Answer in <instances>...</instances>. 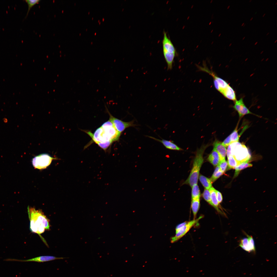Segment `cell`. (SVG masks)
I'll list each match as a JSON object with an SVG mask.
<instances>
[{"label":"cell","instance_id":"obj_42","mask_svg":"<svg viewBox=\"0 0 277 277\" xmlns=\"http://www.w3.org/2000/svg\"><path fill=\"white\" fill-rule=\"evenodd\" d=\"M251 1H252V0H250L249 1V2H251Z\"/></svg>","mask_w":277,"mask_h":277},{"label":"cell","instance_id":"obj_8","mask_svg":"<svg viewBox=\"0 0 277 277\" xmlns=\"http://www.w3.org/2000/svg\"><path fill=\"white\" fill-rule=\"evenodd\" d=\"M106 110L110 116L109 120L111 121L116 130L119 133L121 134L127 128L134 127L136 125L134 123L133 120L128 122L123 121L114 117L111 114L107 108Z\"/></svg>","mask_w":277,"mask_h":277},{"label":"cell","instance_id":"obj_16","mask_svg":"<svg viewBox=\"0 0 277 277\" xmlns=\"http://www.w3.org/2000/svg\"><path fill=\"white\" fill-rule=\"evenodd\" d=\"M222 94L226 98L233 101L236 100L235 93L233 89L229 85Z\"/></svg>","mask_w":277,"mask_h":277},{"label":"cell","instance_id":"obj_21","mask_svg":"<svg viewBox=\"0 0 277 277\" xmlns=\"http://www.w3.org/2000/svg\"><path fill=\"white\" fill-rule=\"evenodd\" d=\"M192 187V199L200 198L201 194L200 189L197 184L194 185Z\"/></svg>","mask_w":277,"mask_h":277},{"label":"cell","instance_id":"obj_36","mask_svg":"<svg viewBox=\"0 0 277 277\" xmlns=\"http://www.w3.org/2000/svg\"><path fill=\"white\" fill-rule=\"evenodd\" d=\"M230 5H229V6H228V7H227V8H229V7H230Z\"/></svg>","mask_w":277,"mask_h":277},{"label":"cell","instance_id":"obj_26","mask_svg":"<svg viewBox=\"0 0 277 277\" xmlns=\"http://www.w3.org/2000/svg\"><path fill=\"white\" fill-rule=\"evenodd\" d=\"M113 142L112 141H110L103 143L98 142L96 143L106 152L107 149Z\"/></svg>","mask_w":277,"mask_h":277},{"label":"cell","instance_id":"obj_25","mask_svg":"<svg viewBox=\"0 0 277 277\" xmlns=\"http://www.w3.org/2000/svg\"><path fill=\"white\" fill-rule=\"evenodd\" d=\"M204 199L210 205L213 206L212 203L210 192L209 190L205 189L202 194Z\"/></svg>","mask_w":277,"mask_h":277},{"label":"cell","instance_id":"obj_4","mask_svg":"<svg viewBox=\"0 0 277 277\" xmlns=\"http://www.w3.org/2000/svg\"><path fill=\"white\" fill-rule=\"evenodd\" d=\"M162 45L163 54L167 67L169 68H172L176 55V50L171 41L165 32L164 33Z\"/></svg>","mask_w":277,"mask_h":277},{"label":"cell","instance_id":"obj_41","mask_svg":"<svg viewBox=\"0 0 277 277\" xmlns=\"http://www.w3.org/2000/svg\"><path fill=\"white\" fill-rule=\"evenodd\" d=\"M245 24H244L243 25V27L244 26H245Z\"/></svg>","mask_w":277,"mask_h":277},{"label":"cell","instance_id":"obj_18","mask_svg":"<svg viewBox=\"0 0 277 277\" xmlns=\"http://www.w3.org/2000/svg\"><path fill=\"white\" fill-rule=\"evenodd\" d=\"M199 179L201 183L205 188L209 190L212 187V182L210 179L200 174L199 176Z\"/></svg>","mask_w":277,"mask_h":277},{"label":"cell","instance_id":"obj_39","mask_svg":"<svg viewBox=\"0 0 277 277\" xmlns=\"http://www.w3.org/2000/svg\"><path fill=\"white\" fill-rule=\"evenodd\" d=\"M245 36L244 37H243V39H244V38H245Z\"/></svg>","mask_w":277,"mask_h":277},{"label":"cell","instance_id":"obj_9","mask_svg":"<svg viewBox=\"0 0 277 277\" xmlns=\"http://www.w3.org/2000/svg\"><path fill=\"white\" fill-rule=\"evenodd\" d=\"M65 258L63 257H57L51 256H42L27 260H18L14 259L8 258L4 259V260L8 261L35 262H43L57 259H63Z\"/></svg>","mask_w":277,"mask_h":277},{"label":"cell","instance_id":"obj_24","mask_svg":"<svg viewBox=\"0 0 277 277\" xmlns=\"http://www.w3.org/2000/svg\"><path fill=\"white\" fill-rule=\"evenodd\" d=\"M27 4L28 6V9L27 11L25 16V18H26L31 8L35 5L38 3L40 1V0H26L24 1Z\"/></svg>","mask_w":277,"mask_h":277},{"label":"cell","instance_id":"obj_40","mask_svg":"<svg viewBox=\"0 0 277 277\" xmlns=\"http://www.w3.org/2000/svg\"><path fill=\"white\" fill-rule=\"evenodd\" d=\"M277 41V40H275V42H274L275 43H276V42Z\"/></svg>","mask_w":277,"mask_h":277},{"label":"cell","instance_id":"obj_3","mask_svg":"<svg viewBox=\"0 0 277 277\" xmlns=\"http://www.w3.org/2000/svg\"><path fill=\"white\" fill-rule=\"evenodd\" d=\"M231 155L238 162L242 163L248 162L251 156L246 146L239 142L231 143L229 145Z\"/></svg>","mask_w":277,"mask_h":277},{"label":"cell","instance_id":"obj_6","mask_svg":"<svg viewBox=\"0 0 277 277\" xmlns=\"http://www.w3.org/2000/svg\"><path fill=\"white\" fill-rule=\"evenodd\" d=\"M101 127L110 141L113 142L119 140L121 133L117 131L110 120L104 123Z\"/></svg>","mask_w":277,"mask_h":277},{"label":"cell","instance_id":"obj_2","mask_svg":"<svg viewBox=\"0 0 277 277\" xmlns=\"http://www.w3.org/2000/svg\"><path fill=\"white\" fill-rule=\"evenodd\" d=\"M208 146V145H202L197 150L190 173L183 184L189 185L191 187L197 184L199 171L203 162V153Z\"/></svg>","mask_w":277,"mask_h":277},{"label":"cell","instance_id":"obj_30","mask_svg":"<svg viewBox=\"0 0 277 277\" xmlns=\"http://www.w3.org/2000/svg\"><path fill=\"white\" fill-rule=\"evenodd\" d=\"M187 222H185L177 225L175 228V233L177 232L181 228L185 225Z\"/></svg>","mask_w":277,"mask_h":277},{"label":"cell","instance_id":"obj_11","mask_svg":"<svg viewBox=\"0 0 277 277\" xmlns=\"http://www.w3.org/2000/svg\"><path fill=\"white\" fill-rule=\"evenodd\" d=\"M233 107L238 112L240 117H241L246 114H253L251 112L245 105L242 98L239 100H236ZM255 115V114H254Z\"/></svg>","mask_w":277,"mask_h":277},{"label":"cell","instance_id":"obj_27","mask_svg":"<svg viewBox=\"0 0 277 277\" xmlns=\"http://www.w3.org/2000/svg\"><path fill=\"white\" fill-rule=\"evenodd\" d=\"M218 166L221 171L224 173L227 169L228 166L227 162L225 160V159L220 161Z\"/></svg>","mask_w":277,"mask_h":277},{"label":"cell","instance_id":"obj_17","mask_svg":"<svg viewBox=\"0 0 277 277\" xmlns=\"http://www.w3.org/2000/svg\"><path fill=\"white\" fill-rule=\"evenodd\" d=\"M200 198L192 199L191 208L193 213L194 219H195L200 207Z\"/></svg>","mask_w":277,"mask_h":277},{"label":"cell","instance_id":"obj_15","mask_svg":"<svg viewBox=\"0 0 277 277\" xmlns=\"http://www.w3.org/2000/svg\"><path fill=\"white\" fill-rule=\"evenodd\" d=\"M207 160L214 166L219 164L220 161V157L217 152L213 149L207 158Z\"/></svg>","mask_w":277,"mask_h":277},{"label":"cell","instance_id":"obj_34","mask_svg":"<svg viewBox=\"0 0 277 277\" xmlns=\"http://www.w3.org/2000/svg\"><path fill=\"white\" fill-rule=\"evenodd\" d=\"M265 13L264 14H263V16H262L263 17L265 15Z\"/></svg>","mask_w":277,"mask_h":277},{"label":"cell","instance_id":"obj_43","mask_svg":"<svg viewBox=\"0 0 277 277\" xmlns=\"http://www.w3.org/2000/svg\"><path fill=\"white\" fill-rule=\"evenodd\" d=\"M277 4V2H276L275 4L276 5Z\"/></svg>","mask_w":277,"mask_h":277},{"label":"cell","instance_id":"obj_5","mask_svg":"<svg viewBox=\"0 0 277 277\" xmlns=\"http://www.w3.org/2000/svg\"><path fill=\"white\" fill-rule=\"evenodd\" d=\"M55 159V158L51 157L48 154L43 153L34 157L32 159V163L35 168L44 169L50 165L53 160Z\"/></svg>","mask_w":277,"mask_h":277},{"label":"cell","instance_id":"obj_29","mask_svg":"<svg viewBox=\"0 0 277 277\" xmlns=\"http://www.w3.org/2000/svg\"><path fill=\"white\" fill-rule=\"evenodd\" d=\"M216 197L219 204L223 200V197L221 193L218 191L216 190Z\"/></svg>","mask_w":277,"mask_h":277},{"label":"cell","instance_id":"obj_32","mask_svg":"<svg viewBox=\"0 0 277 277\" xmlns=\"http://www.w3.org/2000/svg\"><path fill=\"white\" fill-rule=\"evenodd\" d=\"M258 43V42H257H257H255V44H254V45H256V44H257V43Z\"/></svg>","mask_w":277,"mask_h":277},{"label":"cell","instance_id":"obj_33","mask_svg":"<svg viewBox=\"0 0 277 277\" xmlns=\"http://www.w3.org/2000/svg\"><path fill=\"white\" fill-rule=\"evenodd\" d=\"M244 23H243L241 25V26H243V25H244Z\"/></svg>","mask_w":277,"mask_h":277},{"label":"cell","instance_id":"obj_12","mask_svg":"<svg viewBox=\"0 0 277 277\" xmlns=\"http://www.w3.org/2000/svg\"><path fill=\"white\" fill-rule=\"evenodd\" d=\"M213 149L219 155L220 161L225 159L227 150L226 147L222 144V142L216 140L213 143Z\"/></svg>","mask_w":277,"mask_h":277},{"label":"cell","instance_id":"obj_20","mask_svg":"<svg viewBox=\"0 0 277 277\" xmlns=\"http://www.w3.org/2000/svg\"><path fill=\"white\" fill-rule=\"evenodd\" d=\"M252 164L248 163V162H244L241 163L235 168V171L234 177L237 176L240 171L248 167H252Z\"/></svg>","mask_w":277,"mask_h":277},{"label":"cell","instance_id":"obj_28","mask_svg":"<svg viewBox=\"0 0 277 277\" xmlns=\"http://www.w3.org/2000/svg\"><path fill=\"white\" fill-rule=\"evenodd\" d=\"M231 143L229 135L222 143V144L226 147H228Z\"/></svg>","mask_w":277,"mask_h":277},{"label":"cell","instance_id":"obj_23","mask_svg":"<svg viewBox=\"0 0 277 277\" xmlns=\"http://www.w3.org/2000/svg\"><path fill=\"white\" fill-rule=\"evenodd\" d=\"M238 127L237 125L234 130L229 135L232 143L239 141L240 136L238 134Z\"/></svg>","mask_w":277,"mask_h":277},{"label":"cell","instance_id":"obj_22","mask_svg":"<svg viewBox=\"0 0 277 277\" xmlns=\"http://www.w3.org/2000/svg\"><path fill=\"white\" fill-rule=\"evenodd\" d=\"M218 166H217L210 179L212 183L215 182L223 174Z\"/></svg>","mask_w":277,"mask_h":277},{"label":"cell","instance_id":"obj_19","mask_svg":"<svg viewBox=\"0 0 277 277\" xmlns=\"http://www.w3.org/2000/svg\"><path fill=\"white\" fill-rule=\"evenodd\" d=\"M227 158L228 167L227 170L228 169H234L236 166L241 163L238 161L232 155L230 156Z\"/></svg>","mask_w":277,"mask_h":277},{"label":"cell","instance_id":"obj_7","mask_svg":"<svg viewBox=\"0 0 277 277\" xmlns=\"http://www.w3.org/2000/svg\"><path fill=\"white\" fill-rule=\"evenodd\" d=\"M203 217L200 216L198 218L195 219L187 222L186 224L181 228L177 232L175 233L174 236L171 238V242L172 243L175 242L183 236L191 229Z\"/></svg>","mask_w":277,"mask_h":277},{"label":"cell","instance_id":"obj_14","mask_svg":"<svg viewBox=\"0 0 277 277\" xmlns=\"http://www.w3.org/2000/svg\"><path fill=\"white\" fill-rule=\"evenodd\" d=\"M216 190L214 187H211L209 190L210 192L211 201L213 206L217 212L222 214H225V213L222 211L219 208V204L217 200Z\"/></svg>","mask_w":277,"mask_h":277},{"label":"cell","instance_id":"obj_10","mask_svg":"<svg viewBox=\"0 0 277 277\" xmlns=\"http://www.w3.org/2000/svg\"><path fill=\"white\" fill-rule=\"evenodd\" d=\"M247 238L242 239L239 245L243 249L249 252H255V249L254 240L252 236L246 234Z\"/></svg>","mask_w":277,"mask_h":277},{"label":"cell","instance_id":"obj_35","mask_svg":"<svg viewBox=\"0 0 277 277\" xmlns=\"http://www.w3.org/2000/svg\"><path fill=\"white\" fill-rule=\"evenodd\" d=\"M253 18V17H252V18H251L250 19V21L251 20H252V19Z\"/></svg>","mask_w":277,"mask_h":277},{"label":"cell","instance_id":"obj_1","mask_svg":"<svg viewBox=\"0 0 277 277\" xmlns=\"http://www.w3.org/2000/svg\"><path fill=\"white\" fill-rule=\"evenodd\" d=\"M27 211L30 221V230L32 232L38 234L45 245L48 246L45 240L41 234L45 230L50 229V220L41 210H36L34 207L28 206Z\"/></svg>","mask_w":277,"mask_h":277},{"label":"cell","instance_id":"obj_13","mask_svg":"<svg viewBox=\"0 0 277 277\" xmlns=\"http://www.w3.org/2000/svg\"><path fill=\"white\" fill-rule=\"evenodd\" d=\"M147 137L157 141L161 142L166 148L167 149L171 150L178 151L181 150H182L181 148L178 147L177 145L171 141H168L163 139L160 140L152 136H148Z\"/></svg>","mask_w":277,"mask_h":277},{"label":"cell","instance_id":"obj_31","mask_svg":"<svg viewBox=\"0 0 277 277\" xmlns=\"http://www.w3.org/2000/svg\"><path fill=\"white\" fill-rule=\"evenodd\" d=\"M3 121H4V122L5 123H7L8 122V120H7V118H4L3 119Z\"/></svg>","mask_w":277,"mask_h":277},{"label":"cell","instance_id":"obj_37","mask_svg":"<svg viewBox=\"0 0 277 277\" xmlns=\"http://www.w3.org/2000/svg\"><path fill=\"white\" fill-rule=\"evenodd\" d=\"M232 43H230V44H229V46H231V45H232Z\"/></svg>","mask_w":277,"mask_h":277},{"label":"cell","instance_id":"obj_38","mask_svg":"<svg viewBox=\"0 0 277 277\" xmlns=\"http://www.w3.org/2000/svg\"><path fill=\"white\" fill-rule=\"evenodd\" d=\"M269 33V32H268L266 34V35H268Z\"/></svg>","mask_w":277,"mask_h":277}]
</instances>
